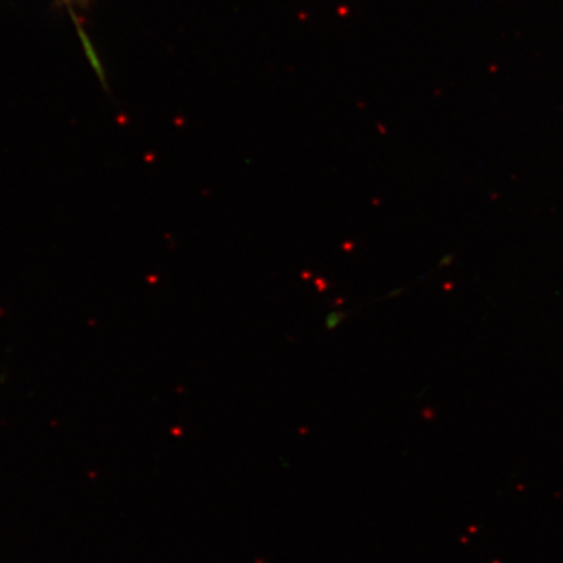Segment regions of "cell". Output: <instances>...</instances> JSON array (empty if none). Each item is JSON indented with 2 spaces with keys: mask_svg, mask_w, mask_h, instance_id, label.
<instances>
[{
  "mask_svg": "<svg viewBox=\"0 0 563 563\" xmlns=\"http://www.w3.org/2000/svg\"><path fill=\"white\" fill-rule=\"evenodd\" d=\"M344 317H346V314H344L343 312L329 313L327 316V320H325L327 329H329V330L335 329L343 321Z\"/></svg>",
  "mask_w": 563,
  "mask_h": 563,
  "instance_id": "6da1fadb",
  "label": "cell"
},
{
  "mask_svg": "<svg viewBox=\"0 0 563 563\" xmlns=\"http://www.w3.org/2000/svg\"><path fill=\"white\" fill-rule=\"evenodd\" d=\"M67 2H76V3H79V4H84V3H87L88 0H67Z\"/></svg>",
  "mask_w": 563,
  "mask_h": 563,
  "instance_id": "7a4b0ae2",
  "label": "cell"
}]
</instances>
